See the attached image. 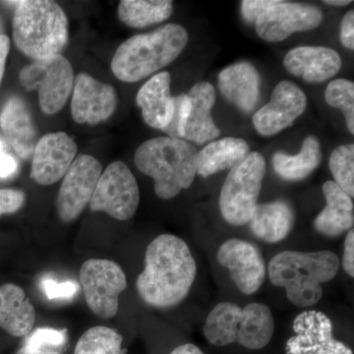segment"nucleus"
Instances as JSON below:
<instances>
[{
  "mask_svg": "<svg viewBox=\"0 0 354 354\" xmlns=\"http://www.w3.org/2000/svg\"><path fill=\"white\" fill-rule=\"evenodd\" d=\"M197 265L187 243L174 234H162L146 249L145 268L136 279L137 292L147 305L165 309L187 297Z\"/></svg>",
  "mask_w": 354,
  "mask_h": 354,
  "instance_id": "f257e3e1",
  "label": "nucleus"
},
{
  "mask_svg": "<svg viewBox=\"0 0 354 354\" xmlns=\"http://www.w3.org/2000/svg\"><path fill=\"white\" fill-rule=\"evenodd\" d=\"M339 269V257L332 251L288 250L272 258L268 274L272 285L286 288L291 304L305 308L320 301L322 283L332 281Z\"/></svg>",
  "mask_w": 354,
  "mask_h": 354,
  "instance_id": "f03ea898",
  "label": "nucleus"
},
{
  "mask_svg": "<svg viewBox=\"0 0 354 354\" xmlns=\"http://www.w3.org/2000/svg\"><path fill=\"white\" fill-rule=\"evenodd\" d=\"M187 43V30L176 24L136 35L118 46L111 70L123 82H138L174 62Z\"/></svg>",
  "mask_w": 354,
  "mask_h": 354,
  "instance_id": "7ed1b4c3",
  "label": "nucleus"
},
{
  "mask_svg": "<svg viewBox=\"0 0 354 354\" xmlns=\"http://www.w3.org/2000/svg\"><path fill=\"white\" fill-rule=\"evenodd\" d=\"M197 155V149L185 140L158 137L138 147L134 162L142 174L155 181L156 194L169 200L192 185Z\"/></svg>",
  "mask_w": 354,
  "mask_h": 354,
  "instance_id": "20e7f679",
  "label": "nucleus"
},
{
  "mask_svg": "<svg viewBox=\"0 0 354 354\" xmlns=\"http://www.w3.org/2000/svg\"><path fill=\"white\" fill-rule=\"evenodd\" d=\"M16 46L35 60L60 55L68 41V20L57 2L18 1L13 17Z\"/></svg>",
  "mask_w": 354,
  "mask_h": 354,
  "instance_id": "39448f33",
  "label": "nucleus"
},
{
  "mask_svg": "<svg viewBox=\"0 0 354 354\" xmlns=\"http://www.w3.org/2000/svg\"><path fill=\"white\" fill-rule=\"evenodd\" d=\"M241 14L246 22L255 25L258 36L270 43L283 41L297 32L316 29L323 21L319 7L278 0H244Z\"/></svg>",
  "mask_w": 354,
  "mask_h": 354,
  "instance_id": "423d86ee",
  "label": "nucleus"
},
{
  "mask_svg": "<svg viewBox=\"0 0 354 354\" xmlns=\"http://www.w3.org/2000/svg\"><path fill=\"white\" fill-rule=\"evenodd\" d=\"M266 160L260 153L251 152L230 169L220 195L221 216L232 225H247L258 205Z\"/></svg>",
  "mask_w": 354,
  "mask_h": 354,
  "instance_id": "0eeeda50",
  "label": "nucleus"
},
{
  "mask_svg": "<svg viewBox=\"0 0 354 354\" xmlns=\"http://www.w3.org/2000/svg\"><path fill=\"white\" fill-rule=\"evenodd\" d=\"M20 82L28 91L38 90L39 106L46 114L64 108L73 88V68L62 55L34 60L21 70Z\"/></svg>",
  "mask_w": 354,
  "mask_h": 354,
  "instance_id": "6e6552de",
  "label": "nucleus"
},
{
  "mask_svg": "<svg viewBox=\"0 0 354 354\" xmlns=\"http://www.w3.org/2000/svg\"><path fill=\"white\" fill-rule=\"evenodd\" d=\"M79 278L88 308L102 319L115 317L120 295L127 288L122 268L111 260L88 259L81 266Z\"/></svg>",
  "mask_w": 354,
  "mask_h": 354,
  "instance_id": "1a4fd4ad",
  "label": "nucleus"
},
{
  "mask_svg": "<svg viewBox=\"0 0 354 354\" xmlns=\"http://www.w3.org/2000/svg\"><path fill=\"white\" fill-rule=\"evenodd\" d=\"M140 191L136 178L123 162H114L102 172L92 199V212H102L115 220H130L138 209Z\"/></svg>",
  "mask_w": 354,
  "mask_h": 354,
  "instance_id": "9d476101",
  "label": "nucleus"
},
{
  "mask_svg": "<svg viewBox=\"0 0 354 354\" xmlns=\"http://www.w3.org/2000/svg\"><path fill=\"white\" fill-rule=\"evenodd\" d=\"M102 174L101 162L90 155H80L62 178L57 197L58 216L64 223H72L90 204L97 181Z\"/></svg>",
  "mask_w": 354,
  "mask_h": 354,
  "instance_id": "9b49d317",
  "label": "nucleus"
},
{
  "mask_svg": "<svg viewBox=\"0 0 354 354\" xmlns=\"http://www.w3.org/2000/svg\"><path fill=\"white\" fill-rule=\"evenodd\" d=\"M295 335L286 342V354H353L335 339L333 323L323 312L307 310L293 321Z\"/></svg>",
  "mask_w": 354,
  "mask_h": 354,
  "instance_id": "f8f14e48",
  "label": "nucleus"
},
{
  "mask_svg": "<svg viewBox=\"0 0 354 354\" xmlns=\"http://www.w3.org/2000/svg\"><path fill=\"white\" fill-rule=\"evenodd\" d=\"M216 259L230 271L232 281L244 295L257 292L265 283L267 270L264 258L251 242L228 239L221 244Z\"/></svg>",
  "mask_w": 354,
  "mask_h": 354,
  "instance_id": "ddd939ff",
  "label": "nucleus"
},
{
  "mask_svg": "<svg viewBox=\"0 0 354 354\" xmlns=\"http://www.w3.org/2000/svg\"><path fill=\"white\" fill-rule=\"evenodd\" d=\"M306 106L304 91L291 81H281L274 88L271 101L254 114V127L262 136L278 134L291 127Z\"/></svg>",
  "mask_w": 354,
  "mask_h": 354,
  "instance_id": "4468645a",
  "label": "nucleus"
},
{
  "mask_svg": "<svg viewBox=\"0 0 354 354\" xmlns=\"http://www.w3.org/2000/svg\"><path fill=\"white\" fill-rule=\"evenodd\" d=\"M78 147L64 132H53L39 139L32 152L31 178L48 186L64 178L74 162Z\"/></svg>",
  "mask_w": 354,
  "mask_h": 354,
  "instance_id": "2eb2a0df",
  "label": "nucleus"
},
{
  "mask_svg": "<svg viewBox=\"0 0 354 354\" xmlns=\"http://www.w3.org/2000/svg\"><path fill=\"white\" fill-rule=\"evenodd\" d=\"M118 94L113 86L100 82L87 73H80L74 83L72 118L80 124L95 125L113 115Z\"/></svg>",
  "mask_w": 354,
  "mask_h": 354,
  "instance_id": "dca6fc26",
  "label": "nucleus"
},
{
  "mask_svg": "<svg viewBox=\"0 0 354 354\" xmlns=\"http://www.w3.org/2000/svg\"><path fill=\"white\" fill-rule=\"evenodd\" d=\"M290 74L301 77L306 83H322L342 68L339 53L326 46H298L286 53L283 59Z\"/></svg>",
  "mask_w": 354,
  "mask_h": 354,
  "instance_id": "f3484780",
  "label": "nucleus"
},
{
  "mask_svg": "<svg viewBox=\"0 0 354 354\" xmlns=\"http://www.w3.org/2000/svg\"><path fill=\"white\" fill-rule=\"evenodd\" d=\"M260 83L257 69L246 62L230 65L218 77L221 95L246 113H251L259 101Z\"/></svg>",
  "mask_w": 354,
  "mask_h": 354,
  "instance_id": "a211bd4d",
  "label": "nucleus"
},
{
  "mask_svg": "<svg viewBox=\"0 0 354 354\" xmlns=\"http://www.w3.org/2000/svg\"><path fill=\"white\" fill-rule=\"evenodd\" d=\"M186 95L189 97L190 113L183 140L202 145L218 138L221 130L212 118V109L216 102L214 86L208 82H199Z\"/></svg>",
  "mask_w": 354,
  "mask_h": 354,
  "instance_id": "6ab92c4d",
  "label": "nucleus"
},
{
  "mask_svg": "<svg viewBox=\"0 0 354 354\" xmlns=\"http://www.w3.org/2000/svg\"><path fill=\"white\" fill-rule=\"evenodd\" d=\"M136 102L147 124L162 131L171 122L174 113L171 74L162 72L153 76L140 88Z\"/></svg>",
  "mask_w": 354,
  "mask_h": 354,
  "instance_id": "aec40b11",
  "label": "nucleus"
},
{
  "mask_svg": "<svg viewBox=\"0 0 354 354\" xmlns=\"http://www.w3.org/2000/svg\"><path fill=\"white\" fill-rule=\"evenodd\" d=\"M0 127L16 153L23 160L32 157L38 143V132L31 113L20 97H11L0 113Z\"/></svg>",
  "mask_w": 354,
  "mask_h": 354,
  "instance_id": "412c9836",
  "label": "nucleus"
},
{
  "mask_svg": "<svg viewBox=\"0 0 354 354\" xmlns=\"http://www.w3.org/2000/svg\"><path fill=\"white\" fill-rule=\"evenodd\" d=\"M36 310L21 286H0V328L13 337H27L34 329Z\"/></svg>",
  "mask_w": 354,
  "mask_h": 354,
  "instance_id": "4be33fe9",
  "label": "nucleus"
},
{
  "mask_svg": "<svg viewBox=\"0 0 354 354\" xmlns=\"http://www.w3.org/2000/svg\"><path fill=\"white\" fill-rule=\"evenodd\" d=\"M323 193L327 205L314 221L317 232L326 236L335 237L353 230V198L346 194L335 181L324 183Z\"/></svg>",
  "mask_w": 354,
  "mask_h": 354,
  "instance_id": "5701e85b",
  "label": "nucleus"
},
{
  "mask_svg": "<svg viewBox=\"0 0 354 354\" xmlns=\"http://www.w3.org/2000/svg\"><path fill=\"white\" fill-rule=\"evenodd\" d=\"M295 221V212L290 205L279 200L258 204L248 223L253 234L261 241L278 243L290 234Z\"/></svg>",
  "mask_w": 354,
  "mask_h": 354,
  "instance_id": "b1692460",
  "label": "nucleus"
},
{
  "mask_svg": "<svg viewBox=\"0 0 354 354\" xmlns=\"http://www.w3.org/2000/svg\"><path fill=\"white\" fill-rule=\"evenodd\" d=\"M248 144L245 140L227 137L216 140L198 152L196 174L208 177L216 172L232 169L248 155Z\"/></svg>",
  "mask_w": 354,
  "mask_h": 354,
  "instance_id": "393cba45",
  "label": "nucleus"
},
{
  "mask_svg": "<svg viewBox=\"0 0 354 354\" xmlns=\"http://www.w3.org/2000/svg\"><path fill=\"white\" fill-rule=\"evenodd\" d=\"M274 332V321L271 309L264 304H247L242 308L236 342L243 348L261 349L271 342Z\"/></svg>",
  "mask_w": 354,
  "mask_h": 354,
  "instance_id": "a878e982",
  "label": "nucleus"
},
{
  "mask_svg": "<svg viewBox=\"0 0 354 354\" xmlns=\"http://www.w3.org/2000/svg\"><path fill=\"white\" fill-rule=\"evenodd\" d=\"M322 160L320 142L314 136H308L302 144L301 151L295 156L283 152L274 153L272 167L281 178L286 181L304 180L320 165Z\"/></svg>",
  "mask_w": 354,
  "mask_h": 354,
  "instance_id": "bb28decb",
  "label": "nucleus"
},
{
  "mask_svg": "<svg viewBox=\"0 0 354 354\" xmlns=\"http://www.w3.org/2000/svg\"><path fill=\"white\" fill-rule=\"evenodd\" d=\"M242 308L232 302H221L209 312L205 323V337L209 344L225 346L236 342Z\"/></svg>",
  "mask_w": 354,
  "mask_h": 354,
  "instance_id": "cd10ccee",
  "label": "nucleus"
},
{
  "mask_svg": "<svg viewBox=\"0 0 354 354\" xmlns=\"http://www.w3.org/2000/svg\"><path fill=\"white\" fill-rule=\"evenodd\" d=\"M172 11L174 6L169 0H122L118 14L128 27L144 28L169 19Z\"/></svg>",
  "mask_w": 354,
  "mask_h": 354,
  "instance_id": "c85d7f7f",
  "label": "nucleus"
},
{
  "mask_svg": "<svg viewBox=\"0 0 354 354\" xmlns=\"http://www.w3.org/2000/svg\"><path fill=\"white\" fill-rule=\"evenodd\" d=\"M122 335L111 328L95 326L77 342L74 354H125Z\"/></svg>",
  "mask_w": 354,
  "mask_h": 354,
  "instance_id": "c756f323",
  "label": "nucleus"
},
{
  "mask_svg": "<svg viewBox=\"0 0 354 354\" xmlns=\"http://www.w3.org/2000/svg\"><path fill=\"white\" fill-rule=\"evenodd\" d=\"M330 169L335 183L351 198L354 196V145L335 149L330 157Z\"/></svg>",
  "mask_w": 354,
  "mask_h": 354,
  "instance_id": "7c9ffc66",
  "label": "nucleus"
},
{
  "mask_svg": "<svg viewBox=\"0 0 354 354\" xmlns=\"http://www.w3.org/2000/svg\"><path fill=\"white\" fill-rule=\"evenodd\" d=\"M326 102L333 108L341 109L349 132L354 134V84L346 79H335L327 86Z\"/></svg>",
  "mask_w": 354,
  "mask_h": 354,
  "instance_id": "2f4dec72",
  "label": "nucleus"
},
{
  "mask_svg": "<svg viewBox=\"0 0 354 354\" xmlns=\"http://www.w3.org/2000/svg\"><path fill=\"white\" fill-rule=\"evenodd\" d=\"M67 342V330L53 328L32 330L25 341V346L32 348H60Z\"/></svg>",
  "mask_w": 354,
  "mask_h": 354,
  "instance_id": "473e14b6",
  "label": "nucleus"
},
{
  "mask_svg": "<svg viewBox=\"0 0 354 354\" xmlns=\"http://www.w3.org/2000/svg\"><path fill=\"white\" fill-rule=\"evenodd\" d=\"M189 113L190 101L188 95L181 94L174 97V116L169 124L162 131L167 133L171 138L183 140Z\"/></svg>",
  "mask_w": 354,
  "mask_h": 354,
  "instance_id": "72a5a7b5",
  "label": "nucleus"
},
{
  "mask_svg": "<svg viewBox=\"0 0 354 354\" xmlns=\"http://www.w3.org/2000/svg\"><path fill=\"white\" fill-rule=\"evenodd\" d=\"M41 286L44 295L50 300L72 299L79 290V285L76 281H66L59 283L50 278L44 279L41 281Z\"/></svg>",
  "mask_w": 354,
  "mask_h": 354,
  "instance_id": "f704fd0d",
  "label": "nucleus"
},
{
  "mask_svg": "<svg viewBox=\"0 0 354 354\" xmlns=\"http://www.w3.org/2000/svg\"><path fill=\"white\" fill-rule=\"evenodd\" d=\"M26 202L23 191L0 189V216L19 211Z\"/></svg>",
  "mask_w": 354,
  "mask_h": 354,
  "instance_id": "c9c22d12",
  "label": "nucleus"
},
{
  "mask_svg": "<svg viewBox=\"0 0 354 354\" xmlns=\"http://www.w3.org/2000/svg\"><path fill=\"white\" fill-rule=\"evenodd\" d=\"M341 41L348 50H354V11L344 16L341 25Z\"/></svg>",
  "mask_w": 354,
  "mask_h": 354,
  "instance_id": "e433bc0d",
  "label": "nucleus"
},
{
  "mask_svg": "<svg viewBox=\"0 0 354 354\" xmlns=\"http://www.w3.org/2000/svg\"><path fill=\"white\" fill-rule=\"evenodd\" d=\"M344 255H342V267L349 277H354V230H348L344 241Z\"/></svg>",
  "mask_w": 354,
  "mask_h": 354,
  "instance_id": "4c0bfd02",
  "label": "nucleus"
},
{
  "mask_svg": "<svg viewBox=\"0 0 354 354\" xmlns=\"http://www.w3.org/2000/svg\"><path fill=\"white\" fill-rule=\"evenodd\" d=\"M18 171V162L6 149L0 150V179H9Z\"/></svg>",
  "mask_w": 354,
  "mask_h": 354,
  "instance_id": "58836bf2",
  "label": "nucleus"
},
{
  "mask_svg": "<svg viewBox=\"0 0 354 354\" xmlns=\"http://www.w3.org/2000/svg\"><path fill=\"white\" fill-rule=\"evenodd\" d=\"M10 50V41L6 35H0V83L3 78L7 57Z\"/></svg>",
  "mask_w": 354,
  "mask_h": 354,
  "instance_id": "ea45409f",
  "label": "nucleus"
},
{
  "mask_svg": "<svg viewBox=\"0 0 354 354\" xmlns=\"http://www.w3.org/2000/svg\"><path fill=\"white\" fill-rule=\"evenodd\" d=\"M171 354H204L201 349L194 344H186L177 346Z\"/></svg>",
  "mask_w": 354,
  "mask_h": 354,
  "instance_id": "a19ab883",
  "label": "nucleus"
},
{
  "mask_svg": "<svg viewBox=\"0 0 354 354\" xmlns=\"http://www.w3.org/2000/svg\"><path fill=\"white\" fill-rule=\"evenodd\" d=\"M16 354H62L50 348H32L30 346H23Z\"/></svg>",
  "mask_w": 354,
  "mask_h": 354,
  "instance_id": "79ce46f5",
  "label": "nucleus"
},
{
  "mask_svg": "<svg viewBox=\"0 0 354 354\" xmlns=\"http://www.w3.org/2000/svg\"><path fill=\"white\" fill-rule=\"evenodd\" d=\"M328 6H346L348 4L353 3V1H349V0H328V1H324Z\"/></svg>",
  "mask_w": 354,
  "mask_h": 354,
  "instance_id": "37998d69",
  "label": "nucleus"
}]
</instances>
